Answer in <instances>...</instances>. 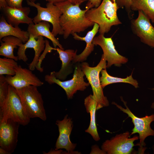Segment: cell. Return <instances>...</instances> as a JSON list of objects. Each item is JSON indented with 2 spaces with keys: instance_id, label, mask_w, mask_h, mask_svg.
Returning <instances> with one entry per match:
<instances>
[{
  "instance_id": "obj_1",
  "label": "cell",
  "mask_w": 154,
  "mask_h": 154,
  "mask_svg": "<svg viewBox=\"0 0 154 154\" xmlns=\"http://www.w3.org/2000/svg\"><path fill=\"white\" fill-rule=\"evenodd\" d=\"M61 11L59 23L63 31V37L66 39L75 33L84 31L93 26L94 23L88 19L85 13L88 10L80 9L79 5H74L68 1L54 4Z\"/></svg>"
},
{
  "instance_id": "obj_2",
  "label": "cell",
  "mask_w": 154,
  "mask_h": 154,
  "mask_svg": "<svg viewBox=\"0 0 154 154\" xmlns=\"http://www.w3.org/2000/svg\"><path fill=\"white\" fill-rule=\"evenodd\" d=\"M119 9L116 0H103L97 7L88 10L85 15L90 21L98 25L100 34L104 35L112 26L122 23L117 16Z\"/></svg>"
},
{
  "instance_id": "obj_3",
  "label": "cell",
  "mask_w": 154,
  "mask_h": 154,
  "mask_svg": "<svg viewBox=\"0 0 154 154\" xmlns=\"http://www.w3.org/2000/svg\"><path fill=\"white\" fill-rule=\"evenodd\" d=\"M15 89L30 119L38 117L45 121L47 117L43 101L37 87L29 85Z\"/></svg>"
},
{
  "instance_id": "obj_4",
  "label": "cell",
  "mask_w": 154,
  "mask_h": 154,
  "mask_svg": "<svg viewBox=\"0 0 154 154\" xmlns=\"http://www.w3.org/2000/svg\"><path fill=\"white\" fill-rule=\"evenodd\" d=\"M8 119L23 126L28 124L30 120L15 89L9 85L7 98L3 106L0 108V121Z\"/></svg>"
},
{
  "instance_id": "obj_5",
  "label": "cell",
  "mask_w": 154,
  "mask_h": 154,
  "mask_svg": "<svg viewBox=\"0 0 154 154\" xmlns=\"http://www.w3.org/2000/svg\"><path fill=\"white\" fill-rule=\"evenodd\" d=\"M120 98L126 108L115 102H112V104L115 105L120 111L126 114L128 117L131 118L134 127L132 130L130 136L135 133L139 134V142L138 151L141 153H144L146 149L145 147L146 144L145 140L148 136H154V130L151 126V123L154 122V114L142 117H138L135 116L129 109L127 106L126 102L123 100V97L121 96Z\"/></svg>"
},
{
  "instance_id": "obj_6",
  "label": "cell",
  "mask_w": 154,
  "mask_h": 154,
  "mask_svg": "<svg viewBox=\"0 0 154 154\" xmlns=\"http://www.w3.org/2000/svg\"><path fill=\"white\" fill-rule=\"evenodd\" d=\"M106 62L102 55L99 62L95 67L90 66L86 62H83L81 63V68L92 87L94 98L98 103L97 110L109 105L107 97L104 94L99 76L102 70L107 68Z\"/></svg>"
},
{
  "instance_id": "obj_7",
  "label": "cell",
  "mask_w": 154,
  "mask_h": 154,
  "mask_svg": "<svg viewBox=\"0 0 154 154\" xmlns=\"http://www.w3.org/2000/svg\"><path fill=\"white\" fill-rule=\"evenodd\" d=\"M85 74L82 70L80 62L75 64L73 78L66 81H61L57 79L54 74L46 75L44 80L49 84H56L65 91L68 99L72 98L74 95L78 90L84 91L90 84L84 81Z\"/></svg>"
},
{
  "instance_id": "obj_8",
  "label": "cell",
  "mask_w": 154,
  "mask_h": 154,
  "mask_svg": "<svg viewBox=\"0 0 154 154\" xmlns=\"http://www.w3.org/2000/svg\"><path fill=\"white\" fill-rule=\"evenodd\" d=\"M27 4L35 7L37 10V15L33 19V23L36 24L42 21H46L51 23L53 28L52 33L56 37L57 35H63L64 32L60 25L59 19L62 14L59 8L53 3L48 2L46 7H43L38 3L27 1Z\"/></svg>"
},
{
  "instance_id": "obj_9",
  "label": "cell",
  "mask_w": 154,
  "mask_h": 154,
  "mask_svg": "<svg viewBox=\"0 0 154 154\" xmlns=\"http://www.w3.org/2000/svg\"><path fill=\"white\" fill-rule=\"evenodd\" d=\"M128 131L116 134L110 139H107L102 144L101 149L108 154H130L134 146V142L139 137L135 135L130 138Z\"/></svg>"
},
{
  "instance_id": "obj_10",
  "label": "cell",
  "mask_w": 154,
  "mask_h": 154,
  "mask_svg": "<svg viewBox=\"0 0 154 154\" xmlns=\"http://www.w3.org/2000/svg\"><path fill=\"white\" fill-rule=\"evenodd\" d=\"M92 43L95 45L100 46L102 48L103 52L102 55L107 62V68L113 65L120 67L128 62L127 58L118 53L111 37L106 38L104 35L100 34L94 37Z\"/></svg>"
},
{
  "instance_id": "obj_11",
  "label": "cell",
  "mask_w": 154,
  "mask_h": 154,
  "mask_svg": "<svg viewBox=\"0 0 154 154\" xmlns=\"http://www.w3.org/2000/svg\"><path fill=\"white\" fill-rule=\"evenodd\" d=\"M138 12L137 17L131 20L132 31L140 38L142 42L154 48V27L150 20L142 11Z\"/></svg>"
},
{
  "instance_id": "obj_12",
  "label": "cell",
  "mask_w": 154,
  "mask_h": 154,
  "mask_svg": "<svg viewBox=\"0 0 154 154\" xmlns=\"http://www.w3.org/2000/svg\"><path fill=\"white\" fill-rule=\"evenodd\" d=\"M20 124L11 119L0 121V146L9 154L13 153L18 141Z\"/></svg>"
},
{
  "instance_id": "obj_13",
  "label": "cell",
  "mask_w": 154,
  "mask_h": 154,
  "mask_svg": "<svg viewBox=\"0 0 154 154\" xmlns=\"http://www.w3.org/2000/svg\"><path fill=\"white\" fill-rule=\"evenodd\" d=\"M56 124L58 126L59 135L57 140L55 150L64 149L69 154H80L78 151H74L76 146V143L71 142L70 136L73 128L72 119L66 115L62 120H58Z\"/></svg>"
},
{
  "instance_id": "obj_14",
  "label": "cell",
  "mask_w": 154,
  "mask_h": 154,
  "mask_svg": "<svg viewBox=\"0 0 154 154\" xmlns=\"http://www.w3.org/2000/svg\"><path fill=\"white\" fill-rule=\"evenodd\" d=\"M14 75H7L5 78L9 85L16 89L29 85L40 87L44 84V82L29 69L18 65L16 67Z\"/></svg>"
},
{
  "instance_id": "obj_15",
  "label": "cell",
  "mask_w": 154,
  "mask_h": 154,
  "mask_svg": "<svg viewBox=\"0 0 154 154\" xmlns=\"http://www.w3.org/2000/svg\"><path fill=\"white\" fill-rule=\"evenodd\" d=\"M45 46V40L42 36H39L37 40L31 35H29L28 40L25 43H22L18 46L17 56L18 60L26 62L28 58L25 54V51L28 48H32L35 51V55L32 62L29 64V68L32 71L36 68L39 62L40 54L44 50Z\"/></svg>"
},
{
  "instance_id": "obj_16",
  "label": "cell",
  "mask_w": 154,
  "mask_h": 154,
  "mask_svg": "<svg viewBox=\"0 0 154 154\" xmlns=\"http://www.w3.org/2000/svg\"><path fill=\"white\" fill-rule=\"evenodd\" d=\"M1 9L7 22L13 26H18L21 24L29 25L34 23L33 19L29 17V7L16 8L7 6Z\"/></svg>"
},
{
  "instance_id": "obj_17",
  "label": "cell",
  "mask_w": 154,
  "mask_h": 154,
  "mask_svg": "<svg viewBox=\"0 0 154 154\" xmlns=\"http://www.w3.org/2000/svg\"><path fill=\"white\" fill-rule=\"evenodd\" d=\"M55 50H56L59 54L62 62V66L58 71H53L50 73L54 74L57 79L64 81L68 76L73 72L75 64L73 61L77 54V50L75 51L69 49L64 50L58 47L55 48Z\"/></svg>"
},
{
  "instance_id": "obj_18",
  "label": "cell",
  "mask_w": 154,
  "mask_h": 154,
  "mask_svg": "<svg viewBox=\"0 0 154 154\" xmlns=\"http://www.w3.org/2000/svg\"><path fill=\"white\" fill-rule=\"evenodd\" d=\"M99 26L98 24L94 23L92 29L87 33L84 37H80L76 33L72 34L74 38L76 40L85 41L86 46L84 50L80 54L76 55L73 60L74 64L77 62H82L85 61L88 56L94 50V45L92 43L94 37L99 31Z\"/></svg>"
},
{
  "instance_id": "obj_19",
  "label": "cell",
  "mask_w": 154,
  "mask_h": 154,
  "mask_svg": "<svg viewBox=\"0 0 154 154\" xmlns=\"http://www.w3.org/2000/svg\"><path fill=\"white\" fill-rule=\"evenodd\" d=\"M50 25L48 22L42 21L37 23H33L29 25L27 31L29 35H31L36 39L39 36L47 38L52 42L54 48H56L58 46L61 49L64 50L58 39L50 31Z\"/></svg>"
},
{
  "instance_id": "obj_20",
  "label": "cell",
  "mask_w": 154,
  "mask_h": 154,
  "mask_svg": "<svg viewBox=\"0 0 154 154\" xmlns=\"http://www.w3.org/2000/svg\"><path fill=\"white\" fill-rule=\"evenodd\" d=\"M84 105L86 111L90 114V117L89 126L85 130V132L90 134L94 139L97 141L100 139L96 124V113L98 103L94 98L93 95L90 94L85 99Z\"/></svg>"
},
{
  "instance_id": "obj_21",
  "label": "cell",
  "mask_w": 154,
  "mask_h": 154,
  "mask_svg": "<svg viewBox=\"0 0 154 154\" xmlns=\"http://www.w3.org/2000/svg\"><path fill=\"white\" fill-rule=\"evenodd\" d=\"M13 36L21 40L25 43L29 39L28 32L22 30L18 26H13L9 24L5 17L2 15L0 20V40L4 37Z\"/></svg>"
},
{
  "instance_id": "obj_22",
  "label": "cell",
  "mask_w": 154,
  "mask_h": 154,
  "mask_svg": "<svg viewBox=\"0 0 154 154\" xmlns=\"http://www.w3.org/2000/svg\"><path fill=\"white\" fill-rule=\"evenodd\" d=\"M0 41V55L17 61L18 57L14 55L13 50L23 43L22 41L17 37L9 36L3 37Z\"/></svg>"
},
{
  "instance_id": "obj_23",
  "label": "cell",
  "mask_w": 154,
  "mask_h": 154,
  "mask_svg": "<svg viewBox=\"0 0 154 154\" xmlns=\"http://www.w3.org/2000/svg\"><path fill=\"white\" fill-rule=\"evenodd\" d=\"M106 69H103L101 71V76L100 77V80L103 89L108 85L121 82L129 84L136 88L139 87L137 81L133 78V72L130 75L126 78H122L110 76L108 73Z\"/></svg>"
},
{
  "instance_id": "obj_24",
  "label": "cell",
  "mask_w": 154,
  "mask_h": 154,
  "mask_svg": "<svg viewBox=\"0 0 154 154\" xmlns=\"http://www.w3.org/2000/svg\"><path fill=\"white\" fill-rule=\"evenodd\" d=\"M131 9L142 11L154 23V0H131Z\"/></svg>"
},
{
  "instance_id": "obj_25",
  "label": "cell",
  "mask_w": 154,
  "mask_h": 154,
  "mask_svg": "<svg viewBox=\"0 0 154 154\" xmlns=\"http://www.w3.org/2000/svg\"><path fill=\"white\" fill-rule=\"evenodd\" d=\"M18 65L17 61L13 59L0 58V75H14L15 68Z\"/></svg>"
},
{
  "instance_id": "obj_26",
  "label": "cell",
  "mask_w": 154,
  "mask_h": 154,
  "mask_svg": "<svg viewBox=\"0 0 154 154\" xmlns=\"http://www.w3.org/2000/svg\"><path fill=\"white\" fill-rule=\"evenodd\" d=\"M9 84L4 75H0V108L4 105L7 98Z\"/></svg>"
},
{
  "instance_id": "obj_27",
  "label": "cell",
  "mask_w": 154,
  "mask_h": 154,
  "mask_svg": "<svg viewBox=\"0 0 154 154\" xmlns=\"http://www.w3.org/2000/svg\"><path fill=\"white\" fill-rule=\"evenodd\" d=\"M117 4L119 8H124L127 12L129 17L131 19L133 15L131 9V0H116Z\"/></svg>"
},
{
  "instance_id": "obj_28",
  "label": "cell",
  "mask_w": 154,
  "mask_h": 154,
  "mask_svg": "<svg viewBox=\"0 0 154 154\" xmlns=\"http://www.w3.org/2000/svg\"><path fill=\"white\" fill-rule=\"evenodd\" d=\"M45 46L42 54L40 57L39 62L37 64L36 68L40 72H43V69L41 66V64L43 58H44L46 54L48 52H51L52 50H55V48L51 47L49 45L48 41L47 40H45Z\"/></svg>"
},
{
  "instance_id": "obj_29",
  "label": "cell",
  "mask_w": 154,
  "mask_h": 154,
  "mask_svg": "<svg viewBox=\"0 0 154 154\" xmlns=\"http://www.w3.org/2000/svg\"><path fill=\"white\" fill-rule=\"evenodd\" d=\"M7 5L10 7L21 8L23 7L22 3L23 0H5Z\"/></svg>"
},
{
  "instance_id": "obj_30",
  "label": "cell",
  "mask_w": 154,
  "mask_h": 154,
  "mask_svg": "<svg viewBox=\"0 0 154 154\" xmlns=\"http://www.w3.org/2000/svg\"><path fill=\"white\" fill-rule=\"evenodd\" d=\"M102 0H89L86 5V8L89 9L93 8H97L100 4Z\"/></svg>"
},
{
  "instance_id": "obj_31",
  "label": "cell",
  "mask_w": 154,
  "mask_h": 154,
  "mask_svg": "<svg viewBox=\"0 0 154 154\" xmlns=\"http://www.w3.org/2000/svg\"><path fill=\"white\" fill-rule=\"evenodd\" d=\"M90 154H106L107 153L102 149H100L98 145H94L92 146L91 151Z\"/></svg>"
},
{
  "instance_id": "obj_32",
  "label": "cell",
  "mask_w": 154,
  "mask_h": 154,
  "mask_svg": "<svg viewBox=\"0 0 154 154\" xmlns=\"http://www.w3.org/2000/svg\"><path fill=\"white\" fill-rule=\"evenodd\" d=\"M86 0H67L73 4L79 5Z\"/></svg>"
},
{
  "instance_id": "obj_33",
  "label": "cell",
  "mask_w": 154,
  "mask_h": 154,
  "mask_svg": "<svg viewBox=\"0 0 154 154\" xmlns=\"http://www.w3.org/2000/svg\"><path fill=\"white\" fill-rule=\"evenodd\" d=\"M7 4L5 0H0V9L7 6Z\"/></svg>"
},
{
  "instance_id": "obj_34",
  "label": "cell",
  "mask_w": 154,
  "mask_h": 154,
  "mask_svg": "<svg viewBox=\"0 0 154 154\" xmlns=\"http://www.w3.org/2000/svg\"><path fill=\"white\" fill-rule=\"evenodd\" d=\"M63 151L62 150H52L50 151L48 153L49 154H60L61 153H63Z\"/></svg>"
},
{
  "instance_id": "obj_35",
  "label": "cell",
  "mask_w": 154,
  "mask_h": 154,
  "mask_svg": "<svg viewBox=\"0 0 154 154\" xmlns=\"http://www.w3.org/2000/svg\"><path fill=\"white\" fill-rule=\"evenodd\" d=\"M48 2H50L53 3L54 4L56 3H58L62 2H63L67 0H45Z\"/></svg>"
},
{
  "instance_id": "obj_36",
  "label": "cell",
  "mask_w": 154,
  "mask_h": 154,
  "mask_svg": "<svg viewBox=\"0 0 154 154\" xmlns=\"http://www.w3.org/2000/svg\"><path fill=\"white\" fill-rule=\"evenodd\" d=\"M0 154H9L4 149L0 148Z\"/></svg>"
},
{
  "instance_id": "obj_37",
  "label": "cell",
  "mask_w": 154,
  "mask_h": 154,
  "mask_svg": "<svg viewBox=\"0 0 154 154\" xmlns=\"http://www.w3.org/2000/svg\"><path fill=\"white\" fill-rule=\"evenodd\" d=\"M151 89L154 90V88H152ZM151 107V108L154 109V102L152 103Z\"/></svg>"
},
{
  "instance_id": "obj_38",
  "label": "cell",
  "mask_w": 154,
  "mask_h": 154,
  "mask_svg": "<svg viewBox=\"0 0 154 154\" xmlns=\"http://www.w3.org/2000/svg\"><path fill=\"white\" fill-rule=\"evenodd\" d=\"M27 0V1H31V2H35V1L36 0Z\"/></svg>"
},
{
  "instance_id": "obj_39",
  "label": "cell",
  "mask_w": 154,
  "mask_h": 154,
  "mask_svg": "<svg viewBox=\"0 0 154 154\" xmlns=\"http://www.w3.org/2000/svg\"><path fill=\"white\" fill-rule=\"evenodd\" d=\"M152 149L153 153L154 154V144L152 146Z\"/></svg>"
}]
</instances>
